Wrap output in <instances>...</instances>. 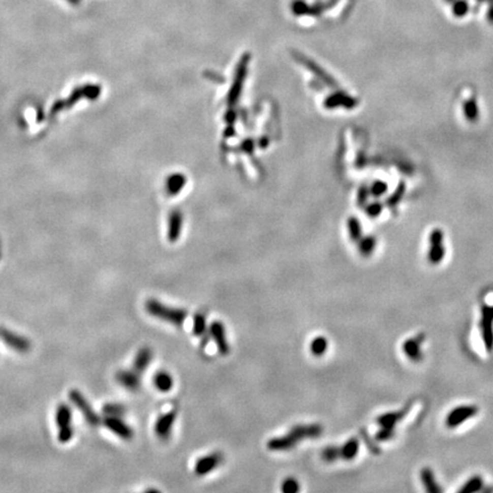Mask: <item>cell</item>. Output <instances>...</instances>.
<instances>
[{"mask_svg":"<svg viewBox=\"0 0 493 493\" xmlns=\"http://www.w3.org/2000/svg\"><path fill=\"white\" fill-rule=\"evenodd\" d=\"M101 94L102 87L97 85V83H85V85L78 86L74 88L67 99L57 100L56 102H54L52 108H50V114L56 115L59 112H62V111L69 110L73 105H76L80 100L94 101L99 99Z\"/></svg>","mask_w":493,"mask_h":493,"instance_id":"1","label":"cell"},{"mask_svg":"<svg viewBox=\"0 0 493 493\" xmlns=\"http://www.w3.org/2000/svg\"><path fill=\"white\" fill-rule=\"evenodd\" d=\"M145 310L150 315L160 319L165 322H168L174 325H182L186 318H188V311L183 309L170 307V306L164 305L157 299H148L145 303Z\"/></svg>","mask_w":493,"mask_h":493,"instance_id":"2","label":"cell"},{"mask_svg":"<svg viewBox=\"0 0 493 493\" xmlns=\"http://www.w3.org/2000/svg\"><path fill=\"white\" fill-rule=\"evenodd\" d=\"M480 330L485 350L493 352V305L482 303Z\"/></svg>","mask_w":493,"mask_h":493,"instance_id":"3","label":"cell"},{"mask_svg":"<svg viewBox=\"0 0 493 493\" xmlns=\"http://www.w3.org/2000/svg\"><path fill=\"white\" fill-rule=\"evenodd\" d=\"M69 398H70V401H71L74 404V406H76L79 409V410H80V412L82 413L83 417H85V419L87 420L88 424L91 425V426L100 425V422H101L100 416L94 411V409H93V407L90 406L89 402L87 401L86 397L83 396V395L80 392H79V390H77V389L70 390Z\"/></svg>","mask_w":493,"mask_h":493,"instance_id":"4","label":"cell"},{"mask_svg":"<svg viewBox=\"0 0 493 493\" xmlns=\"http://www.w3.org/2000/svg\"><path fill=\"white\" fill-rule=\"evenodd\" d=\"M478 413V408L476 406H459L453 408L445 418V425L449 428H455L464 422L475 417Z\"/></svg>","mask_w":493,"mask_h":493,"instance_id":"5","label":"cell"},{"mask_svg":"<svg viewBox=\"0 0 493 493\" xmlns=\"http://www.w3.org/2000/svg\"><path fill=\"white\" fill-rule=\"evenodd\" d=\"M444 235L443 232L436 229L429 235V250H428V262L432 265H437L443 260L445 256L444 248Z\"/></svg>","mask_w":493,"mask_h":493,"instance_id":"6","label":"cell"},{"mask_svg":"<svg viewBox=\"0 0 493 493\" xmlns=\"http://www.w3.org/2000/svg\"><path fill=\"white\" fill-rule=\"evenodd\" d=\"M425 333H418L417 336L409 338L403 343L402 350L409 360H411L412 362H420L424 359L421 345L425 342Z\"/></svg>","mask_w":493,"mask_h":493,"instance_id":"7","label":"cell"},{"mask_svg":"<svg viewBox=\"0 0 493 493\" xmlns=\"http://www.w3.org/2000/svg\"><path fill=\"white\" fill-rule=\"evenodd\" d=\"M223 459V453L222 452H212L210 454L204 455V457L200 458L197 463H195L194 466V472L199 476H204L207 475L208 473L212 472L213 469L217 468L222 464Z\"/></svg>","mask_w":493,"mask_h":493,"instance_id":"8","label":"cell"},{"mask_svg":"<svg viewBox=\"0 0 493 493\" xmlns=\"http://www.w3.org/2000/svg\"><path fill=\"white\" fill-rule=\"evenodd\" d=\"M209 333H210L211 338L213 339V342H215L218 352H220L222 355L229 354L231 352V347H230V343L227 342L224 324L220 322V321H215V322H212L210 324Z\"/></svg>","mask_w":493,"mask_h":493,"instance_id":"9","label":"cell"},{"mask_svg":"<svg viewBox=\"0 0 493 493\" xmlns=\"http://www.w3.org/2000/svg\"><path fill=\"white\" fill-rule=\"evenodd\" d=\"M176 418H177V412L176 410H171L158 418V420L155 425V432L158 437L161 440H168L173 430V426L175 425Z\"/></svg>","mask_w":493,"mask_h":493,"instance_id":"10","label":"cell"},{"mask_svg":"<svg viewBox=\"0 0 493 493\" xmlns=\"http://www.w3.org/2000/svg\"><path fill=\"white\" fill-rule=\"evenodd\" d=\"M103 424L106 428L114 433V434L118 435L119 437H121L122 440L130 441L133 439L134 432L132 429V427L120 419V417L106 416L103 420Z\"/></svg>","mask_w":493,"mask_h":493,"instance_id":"11","label":"cell"},{"mask_svg":"<svg viewBox=\"0 0 493 493\" xmlns=\"http://www.w3.org/2000/svg\"><path fill=\"white\" fill-rule=\"evenodd\" d=\"M0 339L13 350L21 353H26L30 351L31 344L24 337L18 336L12 331H8L5 328H0Z\"/></svg>","mask_w":493,"mask_h":493,"instance_id":"12","label":"cell"},{"mask_svg":"<svg viewBox=\"0 0 493 493\" xmlns=\"http://www.w3.org/2000/svg\"><path fill=\"white\" fill-rule=\"evenodd\" d=\"M411 406H412V401H409L406 404V407H404L403 409H401V410L395 411V412L383 413V415H380L378 418H377L376 422L380 427H384V428H393V429H395V427H396V425L398 424V422L401 421L403 419V418L408 415L409 411H410Z\"/></svg>","mask_w":493,"mask_h":493,"instance_id":"13","label":"cell"},{"mask_svg":"<svg viewBox=\"0 0 493 493\" xmlns=\"http://www.w3.org/2000/svg\"><path fill=\"white\" fill-rule=\"evenodd\" d=\"M290 434L300 442L306 439H316L323 434V426L320 424H303L291 427Z\"/></svg>","mask_w":493,"mask_h":493,"instance_id":"14","label":"cell"},{"mask_svg":"<svg viewBox=\"0 0 493 493\" xmlns=\"http://www.w3.org/2000/svg\"><path fill=\"white\" fill-rule=\"evenodd\" d=\"M115 379L125 388L133 390V392L141 387V377H139L138 372L135 370H120L115 375Z\"/></svg>","mask_w":493,"mask_h":493,"instance_id":"15","label":"cell"},{"mask_svg":"<svg viewBox=\"0 0 493 493\" xmlns=\"http://www.w3.org/2000/svg\"><path fill=\"white\" fill-rule=\"evenodd\" d=\"M298 443H299V442L297 441L295 437L290 434V433H288L287 435L273 437V439H271L267 442L266 445H267L268 450L276 451V452H281V451L292 450Z\"/></svg>","mask_w":493,"mask_h":493,"instance_id":"16","label":"cell"},{"mask_svg":"<svg viewBox=\"0 0 493 493\" xmlns=\"http://www.w3.org/2000/svg\"><path fill=\"white\" fill-rule=\"evenodd\" d=\"M153 359V352L150 347H143L137 352L134 360V370L139 375L145 371Z\"/></svg>","mask_w":493,"mask_h":493,"instance_id":"17","label":"cell"},{"mask_svg":"<svg viewBox=\"0 0 493 493\" xmlns=\"http://www.w3.org/2000/svg\"><path fill=\"white\" fill-rule=\"evenodd\" d=\"M360 450V441L356 437H351L341 446V459L351 461L355 459Z\"/></svg>","mask_w":493,"mask_h":493,"instance_id":"18","label":"cell"},{"mask_svg":"<svg viewBox=\"0 0 493 493\" xmlns=\"http://www.w3.org/2000/svg\"><path fill=\"white\" fill-rule=\"evenodd\" d=\"M420 478H421L422 484H424V486H425V489H426L427 492H429V493H441L442 491H443L440 487V485L437 484V482L435 480L434 472H433L430 468H428V467L422 468L421 472H420Z\"/></svg>","mask_w":493,"mask_h":493,"instance_id":"19","label":"cell"},{"mask_svg":"<svg viewBox=\"0 0 493 493\" xmlns=\"http://www.w3.org/2000/svg\"><path fill=\"white\" fill-rule=\"evenodd\" d=\"M153 385L156 386L157 389H159L160 392H169V390L173 388L174 386V379L169 372L167 371H159L157 372L153 377Z\"/></svg>","mask_w":493,"mask_h":493,"instance_id":"20","label":"cell"},{"mask_svg":"<svg viewBox=\"0 0 493 493\" xmlns=\"http://www.w3.org/2000/svg\"><path fill=\"white\" fill-rule=\"evenodd\" d=\"M71 409L68 404H61L56 411V424L58 428H65V427L71 426Z\"/></svg>","mask_w":493,"mask_h":493,"instance_id":"21","label":"cell"},{"mask_svg":"<svg viewBox=\"0 0 493 493\" xmlns=\"http://www.w3.org/2000/svg\"><path fill=\"white\" fill-rule=\"evenodd\" d=\"M483 487H484V481H483L482 476L475 475L469 478V480L465 483V484L459 489V493H473V492H478L482 491Z\"/></svg>","mask_w":493,"mask_h":493,"instance_id":"22","label":"cell"},{"mask_svg":"<svg viewBox=\"0 0 493 493\" xmlns=\"http://www.w3.org/2000/svg\"><path fill=\"white\" fill-rule=\"evenodd\" d=\"M328 341L325 339V337L320 336L314 338L311 343V352L312 354L315 356H322L325 352L328 350Z\"/></svg>","mask_w":493,"mask_h":493,"instance_id":"23","label":"cell"},{"mask_svg":"<svg viewBox=\"0 0 493 493\" xmlns=\"http://www.w3.org/2000/svg\"><path fill=\"white\" fill-rule=\"evenodd\" d=\"M321 458L325 463H333L341 459V446L329 445L321 451Z\"/></svg>","mask_w":493,"mask_h":493,"instance_id":"24","label":"cell"},{"mask_svg":"<svg viewBox=\"0 0 493 493\" xmlns=\"http://www.w3.org/2000/svg\"><path fill=\"white\" fill-rule=\"evenodd\" d=\"M193 334L197 337H202L207 330L206 316L201 313H198L193 318Z\"/></svg>","mask_w":493,"mask_h":493,"instance_id":"25","label":"cell"},{"mask_svg":"<svg viewBox=\"0 0 493 493\" xmlns=\"http://www.w3.org/2000/svg\"><path fill=\"white\" fill-rule=\"evenodd\" d=\"M103 412L106 416L111 417H121L126 413V408L122 404L118 403H108L103 407Z\"/></svg>","mask_w":493,"mask_h":493,"instance_id":"26","label":"cell"},{"mask_svg":"<svg viewBox=\"0 0 493 493\" xmlns=\"http://www.w3.org/2000/svg\"><path fill=\"white\" fill-rule=\"evenodd\" d=\"M376 246V239L372 238V236H366V238L362 239L360 242V253L364 256V257H369V256L374 253Z\"/></svg>","mask_w":493,"mask_h":493,"instance_id":"27","label":"cell"},{"mask_svg":"<svg viewBox=\"0 0 493 493\" xmlns=\"http://www.w3.org/2000/svg\"><path fill=\"white\" fill-rule=\"evenodd\" d=\"M464 111L465 115L468 118V120H476L478 115V109L475 101L469 100L468 102H466L464 105Z\"/></svg>","mask_w":493,"mask_h":493,"instance_id":"28","label":"cell"},{"mask_svg":"<svg viewBox=\"0 0 493 493\" xmlns=\"http://www.w3.org/2000/svg\"><path fill=\"white\" fill-rule=\"evenodd\" d=\"M299 489H300L299 483H298V481L296 480V478L289 477V478H287V480L282 482L281 490L285 493H296V492L299 491Z\"/></svg>","mask_w":493,"mask_h":493,"instance_id":"29","label":"cell"},{"mask_svg":"<svg viewBox=\"0 0 493 493\" xmlns=\"http://www.w3.org/2000/svg\"><path fill=\"white\" fill-rule=\"evenodd\" d=\"M394 436H395V429L380 427V429L375 434V440L376 442H387L389 440H392Z\"/></svg>","mask_w":493,"mask_h":493,"instance_id":"30","label":"cell"},{"mask_svg":"<svg viewBox=\"0 0 493 493\" xmlns=\"http://www.w3.org/2000/svg\"><path fill=\"white\" fill-rule=\"evenodd\" d=\"M361 436L363 437L365 444L368 445V449L371 451L372 453H376V454L379 453V446L376 444V440L375 439H371L368 433H366L364 429L361 430Z\"/></svg>","mask_w":493,"mask_h":493,"instance_id":"31","label":"cell"},{"mask_svg":"<svg viewBox=\"0 0 493 493\" xmlns=\"http://www.w3.org/2000/svg\"><path fill=\"white\" fill-rule=\"evenodd\" d=\"M73 434H74V430L71 426L65 427V428H59L58 441L62 442V443H67V442H69L72 439Z\"/></svg>","mask_w":493,"mask_h":493,"instance_id":"32","label":"cell"},{"mask_svg":"<svg viewBox=\"0 0 493 493\" xmlns=\"http://www.w3.org/2000/svg\"><path fill=\"white\" fill-rule=\"evenodd\" d=\"M468 12V5L465 2H455L453 5V14L455 16H464Z\"/></svg>","mask_w":493,"mask_h":493,"instance_id":"33","label":"cell"},{"mask_svg":"<svg viewBox=\"0 0 493 493\" xmlns=\"http://www.w3.org/2000/svg\"><path fill=\"white\" fill-rule=\"evenodd\" d=\"M350 227H351L350 233H351L352 240L353 241H359L361 239V226L359 225V223L352 222Z\"/></svg>","mask_w":493,"mask_h":493,"instance_id":"34","label":"cell"},{"mask_svg":"<svg viewBox=\"0 0 493 493\" xmlns=\"http://www.w3.org/2000/svg\"><path fill=\"white\" fill-rule=\"evenodd\" d=\"M482 491L484 492V493H487V492H493V486H490V487H483Z\"/></svg>","mask_w":493,"mask_h":493,"instance_id":"35","label":"cell"},{"mask_svg":"<svg viewBox=\"0 0 493 493\" xmlns=\"http://www.w3.org/2000/svg\"><path fill=\"white\" fill-rule=\"evenodd\" d=\"M489 20L491 22H493V8H491L490 12H489Z\"/></svg>","mask_w":493,"mask_h":493,"instance_id":"36","label":"cell"}]
</instances>
